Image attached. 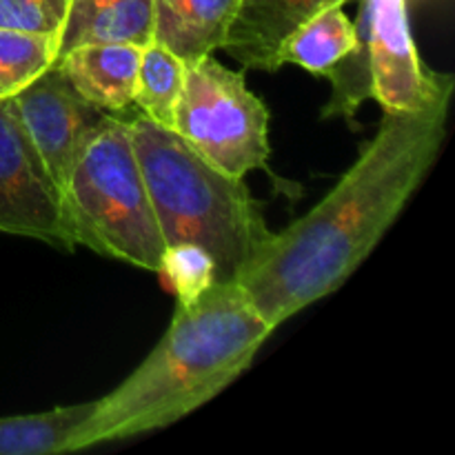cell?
I'll return each instance as SVG.
<instances>
[{"label": "cell", "instance_id": "10", "mask_svg": "<svg viewBox=\"0 0 455 455\" xmlns=\"http://www.w3.org/2000/svg\"><path fill=\"white\" fill-rule=\"evenodd\" d=\"M154 38V0H69L58 31L56 62L89 44H136Z\"/></svg>", "mask_w": 455, "mask_h": 455}, {"label": "cell", "instance_id": "3", "mask_svg": "<svg viewBox=\"0 0 455 455\" xmlns=\"http://www.w3.org/2000/svg\"><path fill=\"white\" fill-rule=\"evenodd\" d=\"M129 127L164 249H196L212 260L216 283L238 280L274 235L244 178L220 172L145 116Z\"/></svg>", "mask_w": 455, "mask_h": 455}, {"label": "cell", "instance_id": "13", "mask_svg": "<svg viewBox=\"0 0 455 455\" xmlns=\"http://www.w3.org/2000/svg\"><path fill=\"white\" fill-rule=\"evenodd\" d=\"M93 407L96 400L0 418V455L71 453L76 431L92 416Z\"/></svg>", "mask_w": 455, "mask_h": 455}, {"label": "cell", "instance_id": "16", "mask_svg": "<svg viewBox=\"0 0 455 455\" xmlns=\"http://www.w3.org/2000/svg\"><path fill=\"white\" fill-rule=\"evenodd\" d=\"M56 36L0 29V100L18 96L56 65Z\"/></svg>", "mask_w": 455, "mask_h": 455}, {"label": "cell", "instance_id": "7", "mask_svg": "<svg viewBox=\"0 0 455 455\" xmlns=\"http://www.w3.org/2000/svg\"><path fill=\"white\" fill-rule=\"evenodd\" d=\"M0 231L74 249L62 198L18 120L13 100H0Z\"/></svg>", "mask_w": 455, "mask_h": 455}, {"label": "cell", "instance_id": "5", "mask_svg": "<svg viewBox=\"0 0 455 455\" xmlns=\"http://www.w3.org/2000/svg\"><path fill=\"white\" fill-rule=\"evenodd\" d=\"M172 129L235 178L265 167L271 154L269 109L247 87L243 71L225 67L213 53L187 65Z\"/></svg>", "mask_w": 455, "mask_h": 455}, {"label": "cell", "instance_id": "4", "mask_svg": "<svg viewBox=\"0 0 455 455\" xmlns=\"http://www.w3.org/2000/svg\"><path fill=\"white\" fill-rule=\"evenodd\" d=\"M60 198L74 247L83 244L100 256L163 274L167 249L133 149L129 120L100 116L80 147Z\"/></svg>", "mask_w": 455, "mask_h": 455}, {"label": "cell", "instance_id": "17", "mask_svg": "<svg viewBox=\"0 0 455 455\" xmlns=\"http://www.w3.org/2000/svg\"><path fill=\"white\" fill-rule=\"evenodd\" d=\"M69 0H0V29L56 36Z\"/></svg>", "mask_w": 455, "mask_h": 455}, {"label": "cell", "instance_id": "11", "mask_svg": "<svg viewBox=\"0 0 455 455\" xmlns=\"http://www.w3.org/2000/svg\"><path fill=\"white\" fill-rule=\"evenodd\" d=\"M140 53L136 44H89L65 53L56 67L83 100L111 114L133 105Z\"/></svg>", "mask_w": 455, "mask_h": 455}, {"label": "cell", "instance_id": "6", "mask_svg": "<svg viewBox=\"0 0 455 455\" xmlns=\"http://www.w3.org/2000/svg\"><path fill=\"white\" fill-rule=\"evenodd\" d=\"M355 34L351 52L367 67L371 100L385 114H422L451 105L453 76L425 65L409 25L407 0H363Z\"/></svg>", "mask_w": 455, "mask_h": 455}, {"label": "cell", "instance_id": "14", "mask_svg": "<svg viewBox=\"0 0 455 455\" xmlns=\"http://www.w3.org/2000/svg\"><path fill=\"white\" fill-rule=\"evenodd\" d=\"M358 43L355 22L345 13V4H333L315 13L293 31L280 49V67L296 65L309 74L327 76Z\"/></svg>", "mask_w": 455, "mask_h": 455}, {"label": "cell", "instance_id": "1", "mask_svg": "<svg viewBox=\"0 0 455 455\" xmlns=\"http://www.w3.org/2000/svg\"><path fill=\"white\" fill-rule=\"evenodd\" d=\"M449 107L385 114L376 136L331 191L271 235L238 275L274 329L331 296L371 256L440 158Z\"/></svg>", "mask_w": 455, "mask_h": 455}, {"label": "cell", "instance_id": "9", "mask_svg": "<svg viewBox=\"0 0 455 455\" xmlns=\"http://www.w3.org/2000/svg\"><path fill=\"white\" fill-rule=\"evenodd\" d=\"M349 0H240L225 49L243 69L278 71L284 40L307 20Z\"/></svg>", "mask_w": 455, "mask_h": 455}, {"label": "cell", "instance_id": "15", "mask_svg": "<svg viewBox=\"0 0 455 455\" xmlns=\"http://www.w3.org/2000/svg\"><path fill=\"white\" fill-rule=\"evenodd\" d=\"M185 62L169 49L156 43L142 47L136 93H133V105L140 109V116L163 127H173L178 98L185 83Z\"/></svg>", "mask_w": 455, "mask_h": 455}, {"label": "cell", "instance_id": "12", "mask_svg": "<svg viewBox=\"0 0 455 455\" xmlns=\"http://www.w3.org/2000/svg\"><path fill=\"white\" fill-rule=\"evenodd\" d=\"M240 0H154L151 43L176 53L185 65L222 47Z\"/></svg>", "mask_w": 455, "mask_h": 455}, {"label": "cell", "instance_id": "8", "mask_svg": "<svg viewBox=\"0 0 455 455\" xmlns=\"http://www.w3.org/2000/svg\"><path fill=\"white\" fill-rule=\"evenodd\" d=\"M12 100L27 138L62 194L84 138L105 111L83 100L56 65Z\"/></svg>", "mask_w": 455, "mask_h": 455}, {"label": "cell", "instance_id": "2", "mask_svg": "<svg viewBox=\"0 0 455 455\" xmlns=\"http://www.w3.org/2000/svg\"><path fill=\"white\" fill-rule=\"evenodd\" d=\"M275 329L235 280L178 298L151 354L78 427L71 453L164 429L238 380Z\"/></svg>", "mask_w": 455, "mask_h": 455}]
</instances>
